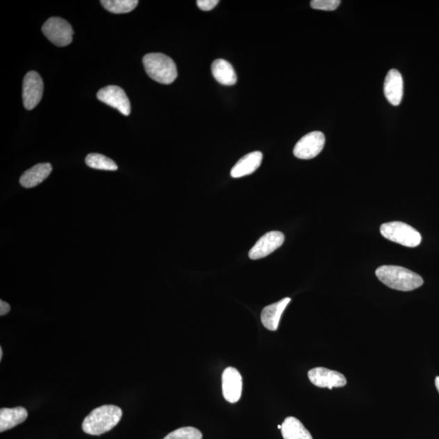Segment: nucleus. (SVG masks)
<instances>
[{"label":"nucleus","mask_w":439,"mask_h":439,"mask_svg":"<svg viewBox=\"0 0 439 439\" xmlns=\"http://www.w3.org/2000/svg\"><path fill=\"white\" fill-rule=\"evenodd\" d=\"M378 278L385 286L400 292H411L421 287L423 278L408 269L394 265H383L376 270Z\"/></svg>","instance_id":"nucleus-1"},{"label":"nucleus","mask_w":439,"mask_h":439,"mask_svg":"<svg viewBox=\"0 0 439 439\" xmlns=\"http://www.w3.org/2000/svg\"><path fill=\"white\" fill-rule=\"evenodd\" d=\"M122 417V410L115 405H103L93 410L83 422V429L90 436H101L113 429Z\"/></svg>","instance_id":"nucleus-2"},{"label":"nucleus","mask_w":439,"mask_h":439,"mask_svg":"<svg viewBox=\"0 0 439 439\" xmlns=\"http://www.w3.org/2000/svg\"><path fill=\"white\" fill-rule=\"evenodd\" d=\"M145 71L152 79L161 84H171L177 77L175 63L161 53H150L143 59Z\"/></svg>","instance_id":"nucleus-3"},{"label":"nucleus","mask_w":439,"mask_h":439,"mask_svg":"<svg viewBox=\"0 0 439 439\" xmlns=\"http://www.w3.org/2000/svg\"><path fill=\"white\" fill-rule=\"evenodd\" d=\"M381 234L384 238L408 248H416L422 242V235L411 225L392 221L381 225Z\"/></svg>","instance_id":"nucleus-4"},{"label":"nucleus","mask_w":439,"mask_h":439,"mask_svg":"<svg viewBox=\"0 0 439 439\" xmlns=\"http://www.w3.org/2000/svg\"><path fill=\"white\" fill-rule=\"evenodd\" d=\"M47 40L58 47L70 45L72 41L74 31L69 22L61 17H51L42 28Z\"/></svg>","instance_id":"nucleus-5"},{"label":"nucleus","mask_w":439,"mask_h":439,"mask_svg":"<svg viewBox=\"0 0 439 439\" xmlns=\"http://www.w3.org/2000/svg\"><path fill=\"white\" fill-rule=\"evenodd\" d=\"M325 143L324 134L320 131L311 132L296 143L293 151L294 155L301 160H310L319 155Z\"/></svg>","instance_id":"nucleus-6"},{"label":"nucleus","mask_w":439,"mask_h":439,"mask_svg":"<svg viewBox=\"0 0 439 439\" xmlns=\"http://www.w3.org/2000/svg\"><path fill=\"white\" fill-rule=\"evenodd\" d=\"M43 94V81L35 71L29 72L23 81V103L28 110L35 109L40 104Z\"/></svg>","instance_id":"nucleus-7"},{"label":"nucleus","mask_w":439,"mask_h":439,"mask_svg":"<svg viewBox=\"0 0 439 439\" xmlns=\"http://www.w3.org/2000/svg\"><path fill=\"white\" fill-rule=\"evenodd\" d=\"M97 98L101 102L118 109L125 115H129L131 111V106L127 95L122 88L117 86H109L99 90Z\"/></svg>","instance_id":"nucleus-8"},{"label":"nucleus","mask_w":439,"mask_h":439,"mask_svg":"<svg viewBox=\"0 0 439 439\" xmlns=\"http://www.w3.org/2000/svg\"><path fill=\"white\" fill-rule=\"evenodd\" d=\"M310 382L316 387L321 388H344L346 384V379L344 374L337 371L318 367L310 370L308 374Z\"/></svg>","instance_id":"nucleus-9"},{"label":"nucleus","mask_w":439,"mask_h":439,"mask_svg":"<svg viewBox=\"0 0 439 439\" xmlns=\"http://www.w3.org/2000/svg\"><path fill=\"white\" fill-rule=\"evenodd\" d=\"M284 241L285 236L280 231H271V232L265 234L250 250V259L259 260L268 257L274 250L281 247Z\"/></svg>","instance_id":"nucleus-10"},{"label":"nucleus","mask_w":439,"mask_h":439,"mask_svg":"<svg viewBox=\"0 0 439 439\" xmlns=\"http://www.w3.org/2000/svg\"><path fill=\"white\" fill-rule=\"evenodd\" d=\"M243 378L239 370L228 367L223 374V392L224 398L230 403H237L242 395Z\"/></svg>","instance_id":"nucleus-11"},{"label":"nucleus","mask_w":439,"mask_h":439,"mask_svg":"<svg viewBox=\"0 0 439 439\" xmlns=\"http://www.w3.org/2000/svg\"><path fill=\"white\" fill-rule=\"evenodd\" d=\"M385 98L390 104L398 106L401 103L404 95V81L397 70H392L385 77L384 83Z\"/></svg>","instance_id":"nucleus-12"},{"label":"nucleus","mask_w":439,"mask_h":439,"mask_svg":"<svg viewBox=\"0 0 439 439\" xmlns=\"http://www.w3.org/2000/svg\"><path fill=\"white\" fill-rule=\"evenodd\" d=\"M291 301V298H285L282 301L265 307L260 316L263 326L269 330L276 331L282 313Z\"/></svg>","instance_id":"nucleus-13"},{"label":"nucleus","mask_w":439,"mask_h":439,"mask_svg":"<svg viewBox=\"0 0 439 439\" xmlns=\"http://www.w3.org/2000/svg\"><path fill=\"white\" fill-rule=\"evenodd\" d=\"M263 154L253 152L241 158L231 170L230 175L234 178L252 175L262 165Z\"/></svg>","instance_id":"nucleus-14"},{"label":"nucleus","mask_w":439,"mask_h":439,"mask_svg":"<svg viewBox=\"0 0 439 439\" xmlns=\"http://www.w3.org/2000/svg\"><path fill=\"white\" fill-rule=\"evenodd\" d=\"M52 166L49 163H38L23 173L20 183L23 187L33 188L40 185L51 175Z\"/></svg>","instance_id":"nucleus-15"},{"label":"nucleus","mask_w":439,"mask_h":439,"mask_svg":"<svg viewBox=\"0 0 439 439\" xmlns=\"http://www.w3.org/2000/svg\"><path fill=\"white\" fill-rule=\"evenodd\" d=\"M211 74L221 85L233 86L237 83V74H236L232 65L223 59H218L212 62Z\"/></svg>","instance_id":"nucleus-16"},{"label":"nucleus","mask_w":439,"mask_h":439,"mask_svg":"<svg viewBox=\"0 0 439 439\" xmlns=\"http://www.w3.org/2000/svg\"><path fill=\"white\" fill-rule=\"evenodd\" d=\"M27 417L28 412L22 407L0 409V432L18 426L25 422Z\"/></svg>","instance_id":"nucleus-17"},{"label":"nucleus","mask_w":439,"mask_h":439,"mask_svg":"<svg viewBox=\"0 0 439 439\" xmlns=\"http://www.w3.org/2000/svg\"><path fill=\"white\" fill-rule=\"evenodd\" d=\"M282 426L284 439H313L310 431L296 417H289L285 419Z\"/></svg>","instance_id":"nucleus-18"},{"label":"nucleus","mask_w":439,"mask_h":439,"mask_svg":"<svg viewBox=\"0 0 439 439\" xmlns=\"http://www.w3.org/2000/svg\"><path fill=\"white\" fill-rule=\"evenodd\" d=\"M86 163L88 167L95 170L115 171L118 166L112 159H110L101 154L90 153L86 157Z\"/></svg>","instance_id":"nucleus-19"},{"label":"nucleus","mask_w":439,"mask_h":439,"mask_svg":"<svg viewBox=\"0 0 439 439\" xmlns=\"http://www.w3.org/2000/svg\"><path fill=\"white\" fill-rule=\"evenodd\" d=\"M103 7L110 13L115 14L127 13L137 7V0H102Z\"/></svg>","instance_id":"nucleus-20"},{"label":"nucleus","mask_w":439,"mask_h":439,"mask_svg":"<svg viewBox=\"0 0 439 439\" xmlns=\"http://www.w3.org/2000/svg\"><path fill=\"white\" fill-rule=\"evenodd\" d=\"M202 433L194 427H183L168 433L163 439H202Z\"/></svg>","instance_id":"nucleus-21"},{"label":"nucleus","mask_w":439,"mask_h":439,"mask_svg":"<svg viewBox=\"0 0 439 439\" xmlns=\"http://www.w3.org/2000/svg\"><path fill=\"white\" fill-rule=\"evenodd\" d=\"M340 0H312L311 7L317 10L334 11L340 6Z\"/></svg>","instance_id":"nucleus-22"},{"label":"nucleus","mask_w":439,"mask_h":439,"mask_svg":"<svg viewBox=\"0 0 439 439\" xmlns=\"http://www.w3.org/2000/svg\"><path fill=\"white\" fill-rule=\"evenodd\" d=\"M197 6L202 11H210L219 3L218 0H198Z\"/></svg>","instance_id":"nucleus-23"},{"label":"nucleus","mask_w":439,"mask_h":439,"mask_svg":"<svg viewBox=\"0 0 439 439\" xmlns=\"http://www.w3.org/2000/svg\"><path fill=\"white\" fill-rule=\"evenodd\" d=\"M11 307L8 303L0 301V316H6L10 312Z\"/></svg>","instance_id":"nucleus-24"},{"label":"nucleus","mask_w":439,"mask_h":439,"mask_svg":"<svg viewBox=\"0 0 439 439\" xmlns=\"http://www.w3.org/2000/svg\"><path fill=\"white\" fill-rule=\"evenodd\" d=\"M436 388L438 390V392L439 393V377H436Z\"/></svg>","instance_id":"nucleus-25"},{"label":"nucleus","mask_w":439,"mask_h":439,"mask_svg":"<svg viewBox=\"0 0 439 439\" xmlns=\"http://www.w3.org/2000/svg\"><path fill=\"white\" fill-rule=\"evenodd\" d=\"M3 358V349L2 347H0V360Z\"/></svg>","instance_id":"nucleus-26"},{"label":"nucleus","mask_w":439,"mask_h":439,"mask_svg":"<svg viewBox=\"0 0 439 439\" xmlns=\"http://www.w3.org/2000/svg\"><path fill=\"white\" fill-rule=\"evenodd\" d=\"M282 424H279V426H278V428L279 429H282Z\"/></svg>","instance_id":"nucleus-27"}]
</instances>
